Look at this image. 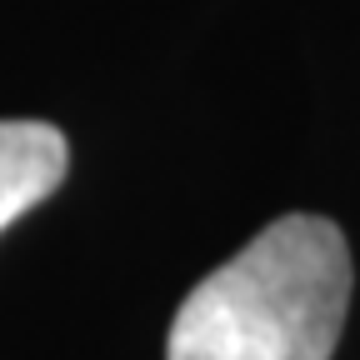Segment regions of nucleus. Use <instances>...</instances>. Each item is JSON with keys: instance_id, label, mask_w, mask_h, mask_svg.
<instances>
[{"instance_id": "nucleus-1", "label": "nucleus", "mask_w": 360, "mask_h": 360, "mask_svg": "<svg viewBox=\"0 0 360 360\" xmlns=\"http://www.w3.org/2000/svg\"><path fill=\"white\" fill-rule=\"evenodd\" d=\"M350 285L340 225L281 215L186 295L165 360H330Z\"/></svg>"}, {"instance_id": "nucleus-2", "label": "nucleus", "mask_w": 360, "mask_h": 360, "mask_svg": "<svg viewBox=\"0 0 360 360\" xmlns=\"http://www.w3.org/2000/svg\"><path fill=\"white\" fill-rule=\"evenodd\" d=\"M65 135L45 120H0V231L65 180Z\"/></svg>"}]
</instances>
